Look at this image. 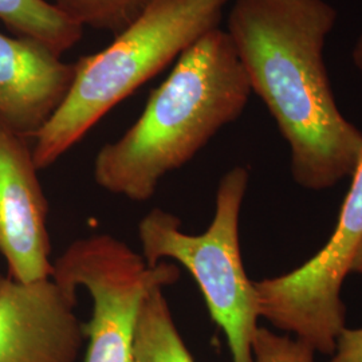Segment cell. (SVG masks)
I'll use <instances>...</instances> for the list:
<instances>
[{
    "instance_id": "cell-1",
    "label": "cell",
    "mask_w": 362,
    "mask_h": 362,
    "mask_svg": "<svg viewBox=\"0 0 362 362\" xmlns=\"http://www.w3.org/2000/svg\"><path fill=\"white\" fill-rule=\"evenodd\" d=\"M337 19L326 0H235L226 28L290 146L294 180L313 191L351 177L362 156V132L339 112L325 65Z\"/></svg>"
},
{
    "instance_id": "cell-2",
    "label": "cell",
    "mask_w": 362,
    "mask_h": 362,
    "mask_svg": "<svg viewBox=\"0 0 362 362\" xmlns=\"http://www.w3.org/2000/svg\"><path fill=\"white\" fill-rule=\"evenodd\" d=\"M251 93L227 31H209L177 58L129 129L100 149L94 180L132 202L152 199L167 175L240 117Z\"/></svg>"
},
{
    "instance_id": "cell-3",
    "label": "cell",
    "mask_w": 362,
    "mask_h": 362,
    "mask_svg": "<svg viewBox=\"0 0 362 362\" xmlns=\"http://www.w3.org/2000/svg\"><path fill=\"white\" fill-rule=\"evenodd\" d=\"M228 1L160 0L104 50L78 59L65 101L33 137L38 168L57 163L113 107L219 28Z\"/></svg>"
},
{
    "instance_id": "cell-4",
    "label": "cell",
    "mask_w": 362,
    "mask_h": 362,
    "mask_svg": "<svg viewBox=\"0 0 362 362\" xmlns=\"http://www.w3.org/2000/svg\"><path fill=\"white\" fill-rule=\"evenodd\" d=\"M248 179L245 167H235L223 176L215 215L206 233H184L180 219L161 208L149 211L139 224L141 254L149 266L172 259L191 272L212 321L226 334L233 362H254L252 342L260 317L257 291L247 276L239 245V218Z\"/></svg>"
},
{
    "instance_id": "cell-5",
    "label": "cell",
    "mask_w": 362,
    "mask_h": 362,
    "mask_svg": "<svg viewBox=\"0 0 362 362\" xmlns=\"http://www.w3.org/2000/svg\"><path fill=\"white\" fill-rule=\"evenodd\" d=\"M52 281L71 296L83 287L91 298L83 362H136L133 342L140 306L156 287L180 278L167 260L149 266L141 252L109 233L74 240L52 262Z\"/></svg>"
},
{
    "instance_id": "cell-6",
    "label": "cell",
    "mask_w": 362,
    "mask_h": 362,
    "mask_svg": "<svg viewBox=\"0 0 362 362\" xmlns=\"http://www.w3.org/2000/svg\"><path fill=\"white\" fill-rule=\"evenodd\" d=\"M362 242V156L329 242L291 272L254 282L259 315L315 351L332 356L345 326L342 284Z\"/></svg>"
},
{
    "instance_id": "cell-7",
    "label": "cell",
    "mask_w": 362,
    "mask_h": 362,
    "mask_svg": "<svg viewBox=\"0 0 362 362\" xmlns=\"http://www.w3.org/2000/svg\"><path fill=\"white\" fill-rule=\"evenodd\" d=\"M39 170L33 140L0 121V255L21 282L52 276L49 203Z\"/></svg>"
},
{
    "instance_id": "cell-8",
    "label": "cell",
    "mask_w": 362,
    "mask_h": 362,
    "mask_svg": "<svg viewBox=\"0 0 362 362\" xmlns=\"http://www.w3.org/2000/svg\"><path fill=\"white\" fill-rule=\"evenodd\" d=\"M77 300L52 276L21 282L0 274V362H77L88 339Z\"/></svg>"
},
{
    "instance_id": "cell-9",
    "label": "cell",
    "mask_w": 362,
    "mask_h": 362,
    "mask_svg": "<svg viewBox=\"0 0 362 362\" xmlns=\"http://www.w3.org/2000/svg\"><path fill=\"white\" fill-rule=\"evenodd\" d=\"M76 76L45 43L0 33V121L33 140L65 101Z\"/></svg>"
},
{
    "instance_id": "cell-10",
    "label": "cell",
    "mask_w": 362,
    "mask_h": 362,
    "mask_svg": "<svg viewBox=\"0 0 362 362\" xmlns=\"http://www.w3.org/2000/svg\"><path fill=\"white\" fill-rule=\"evenodd\" d=\"M133 351L136 362H194L161 287L151 290L143 299L136 321Z\"/></svg>"
},
{
    "instance_id": "cell-11",
    "label": "cell",
    "mask_w": 362,
    "mask_h": 362,
    "mask_svg": "<svg viewBox=\"0 0 362 362\" xmlns=\"http://www.w3.org/2000/svg\"><path fill=\"white\" fill-rule=\"evenodd\" d=\"M0 22L16 35L39 40L59 55L83 35V27L47 0H0Z\"/></svg>"
},
{
    "instance_id": "cell-12",
    "label": "cell",
    "mask_w": 362,
    "mask_h": 362,
    "mask_svg": "<svg viewBox=\"0 0 362 362\" xmlns=\"http://www.w3.org/2000/svg\"><path fill=\"white\" fill-rule=\"evenodd\" d=\"M160 0H52L69 19L81 27L119 34Z\"/></svg>"
},
{
    "instance_id": "cell-13",
    "label": "cell",
    "mask_w": 362,
    "mask_h": 362,
    "mask_svg": "<svg viewBox=\"0 0 362 362\" xmlns=\"http://www.w3.org/2000/svg\"><path fill=\"white\" fill-rule=\"evenodd\" d=\"M315 353L298 338L279 336L260 326L252 342L254 362H315Z\"/></svg>"
},
{
    "instance_id": "cell-14",
    "label": "cell",
    "mask_w": 362,
    "mask_h": 362,
    "mask_svg": "<svg viewBox=\"0 0 362 362\" xmlns=\"http://www.w3.org/2000/svg\"><path fill=\"white\" fill-rule=\"evenodd\" d=\"M329 362H362V327L342 329Z\"/></svg>"
},
{
    "instance_id": "cell-15",
    "label": "cell",
    "mask_w": 362,
    "mask_h": 362,
    "mask_svg": "<svg viewBox=\"0 0 362 362\" xmlns=\"http://www.w3.org/2000/svg\"><path fill=\"white\" fill-rule=\"evenodd\" d=\"M351 61L354 67L362 74V33L356 40L351 50Z\"/></svg>"
},
{
    "instance_id": "cell-16",
    "label": "cell",
    "mask_w": 362,
    "mask_h": 362,
    "mask_svg": "<svg viewBox=\"0 0 362 362\" xmlns=\"http://www.w3.org/2000/svg\"><path fill=\"white\" fill-rule=\"evenodd\" d=\"M350 272H356V274H362V242L361 245L357 248L354 258L351 260L350 264Z\"/></svg>"
}]
</instances>
